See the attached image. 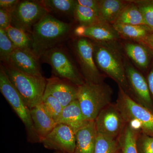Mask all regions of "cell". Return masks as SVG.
Masks as SVG:
<instances>
[{
  "label": "cell",
  "instance_id": "1",
  "mask_svg": "<svg viewBox=\"0 0 153 153\" xmlns=\"http://www.w3.org/2000/svg\"><path fill=\"white\" fill-rule=\"evenodd\" d=\"M93 42L94 57L97 68L128 94L130 91L126 76V56L120 41Z\"/></svg>",
  "mask_w": 153,
  "mask_h": 153
},
{
  "label": "cell",
  "instance_id": "2",
  "mask_svg": "<svg viewBox=\"0 0 153 153\" xmlns=\"http://www.w3.org/2000/svg\"><path fill=\"white\" fill-rule=\"evenodd\" d=\"M71 25L48 14L33 27L31 33L32 50L40 59L45 52L67 39Z\"/></svg>",
  "mask_w": 153,
  "mask_h": 153
},
{
  "label": "cell",
  "instance_id": "3",
  "mask_svg": "<svg viewBox=\"0 0 153 153\" xmlns=\"http://www.w3.org/2000/svg\"><path fill=\"white\" fill-rule=\"evenodd\" d=\"M112 94L111 87L104 82H85L78 86L77 100L88 121L95 120L101 111L111 104Z\"/></svg>",
  "mask_w": 153,
  "mask_h": 153
},
{
  "label": "cell",
  "instance_id": "4",
  "mask_svg": "<svg viewBox=\"0 0 153 153\" xmlns=\"http://www.w3.org/2000/svg\"><path fill=\"white\" fill-rule=\"evenodd\" d=\"M2 65L12 84L30 109L42 103L47 85L46 78L26 74L8 63Z\"/></svg>",
  "mask_w": 153,
  "mask_h": 153
},
{
  "label": "cell",
  "instance_id": "5",
  "mask_svg": "<svg viewBox=\"0 0 153 153\" xmlns=\"http://www.w3.org/2000/svg\"><path fill=\"white\" fill-rule=\"evenodd\" d=\"M0 91L25 125L28 142L41 143L33 124L31 109L12 84L2 64L0 67Z\"/></svg>",
  "mask_w": 153,
  "mask_h": 153
},
{
  "label": "cell",
  "instance_id": "6",
  "mask_svg": "<svg viewBox=\"0 0 153 153\" xmlns=\"http://www.w3.org/2000/svg\"><path fill=\"white\" fill-rule=\"evenodd\" d=\"M41 58L51 66L54 76L66 79L77 86L85 83L80 71L65 49L54 47L45 52Z\"/></svg>",
  "mask_w": 153,
  "mask_h": 153
},
{
  "label": "cell",
  "instance_id": "7",
  "mask_svg": "<svg viewBox=\"0 0 153 153\" xmlns=\"http://www.w3.org/2000/svg\"><path fill=\"white\" fill-rule=\"evenodd\" d=\"M71 46L85 82H104V75L97 68L94 60L93 41L84 37H76L73 39Z\"/></svg>",
  "mask_w": 153,
  "mask_h": 153
},
{
  "label": "cell",
  "instance_id": "8",
  "mask_svg": "<svg viewBox=\"0 0 153 153\" xmlns=\"http://www.w3.org/2000/svg\"><path fill=\"white\" fill-rule=\"evenodd\" d=\"M116 105L125 122L131 119L136 120L141 123L145 134L153 137V111L134 100L119 86Z\"/></svg>",
  "mask_w": 153,
  "mask_h": 153
},
{
  "label": "cell",
  "instance_id": "9",
  "mask_svg": "<svg viewBox=\"0 0 153 153\" xmlns=\"http://www.w3.org/2000/svg\"><path fill=\"white\" fill-rule=\"evenodd\" d=\"M49 13L40 1H20L12 13L11 26L31 33L34 26Z\"/></svg>",
  "mask_w": 153,
  "mask_h": 153
},
{
  "label": "cell",
  "instance_id": "10",
  "mask_svg": "<svg viewBox=\"0 0 153 153\" xmlns=\"http://www.w3.org/2000/svg\"><path fill=\"white\" fill-rule=\"evenodd\" d=\"M125 68L130 91L133 94L140 103L152 111V100L147 79L126 56Z\"/></svg>",
  "mask_w": 153,
  "mask_h": 153
},
{
  "label": "cell",
  "instance_id": "11",
  "mask_svg": "<svg viewBox=\"0 0 153 153\" xmlns=\"http://www.w3.org/2000/svg\"><path fill=\"white\" fill-rule=\"evenodd\" d=\"M46 149L66 153H74L76 147V135L71 128L57 124L55 128L41 141Z\"/></svg>",
  "mask_w": 153,
  "mask_h": 153
},
{
  "label": "cell",
  "instance_id": "12",
  "mask_svg": "<svg viewBox=\"0 0 153 153\" xmlns=\"http://www.w3.org/2000/svg\"><path fill=\"white\" fill-rule=\"evenodd\" d=\"M97 133L115 138L122 131L125 121L117 105L110 104L96 118Z\"/></svg>",
  "mask_w": 153,
  "mask_h": 153
},
{
  "label": "cell",
  "instance_id": "13",
  "mask_svg": "<svg viewBox=\"0 0 153 153\" xmlns=\"http://www.w3.org/2000/svg\"><path fill=\"white\" fill-rule=\"evenodd\" d=\"M76 37H84L95 42L119 41L120 36L112 25L99 21L88 27L77 26L74 30Z\"/></svg>",
  "mask_w": 153,
  "mask_h": 153
},
{
  "label": "cell",
  "instance_id": "14",
  "mask_svg": "<svg viewBox=\"0 0 153 153\" xmlns=\"http://www.w3.org/2000/svg\"><path fill=\"white\" fill-rule=\"evenodd\" d=\"M44 94L57 99L63 107L77 100L78 86L66 80L53 76L47 79Z\"/></svg>",
  "mask_w": 153,
  "mask_h": 153
},
{
  "label": "cell",
  "instance_id": "15",
  "mask_svg": "<svg viewBox=\"0 0 153 153\" xmlns=\"http://www.w3.org/2000/svg\"><path fill=\"white\" fill-rule=\"evenodd\" d=\"M120 43L124 52L136 68L140 71H147L152 63L153 53L142 43L123 40Z\"/></svg>",
  "mask_w": 153,
  "mask_h": 153
},
{
  "label": "cell",
  "instance_id": "16",
  "mask_svg": "<svg viewBox=\"0 0 153 153\" xmlns=\"http://www.w3.org/2000/svg\"><path fill=\"white\" fill-rule=\"evenodd\" d=\"M39 59L32 49L16 48L11 54L7 63L29 75L42 76Z\"/></svg>",
  "mask_w": 153,
  "mask_h": 153
},
{
  "label": "cell",
  "instance_id": "17",
  "mask_svg": "<svg viewBox=\"0 0 153 153\" xmlns=\"http://www.w3.org/2000/svg\"><path fill=\"white\" fill-rule=\"evenodd\" d=\"M82 113L78 100H74L63 108L56 122L70 127L76 134L88 123Z\"/></svg>",
  "mask_w": 153,
  "mask_h": 153
},
{
  "label": "cell",
  "instance_id": "18",
  "mask_svg": "<svg viewBox=\"0 0 153 153\" xmlns=\"http://www.w3.org/2000/svg\"><path fill=\"white\" fill-rule=\"evenodd\" d=\"M75 135L76 147L74 153H94L97 136L95 121L89 122Z\"/></svg>",
  "mask_w": 153,
  "mask_h": 153
},
{
  "label": "cell",
  "instance_id": "19",
  "mask_svg": "<svg viewBox=\"0 0 153 153\" xmlns=\"http://www.w3.org/2000/svg\"><path fill=\"white\" fill-rule=\"evenodd\" d=\"M31 114L36 132L42 141L57 124L45 111L42 103L31 109Z\"/></svg>",
  "mask_w": 153,
  "mask_h": 153
},
{
  "label": "cell",
  "instance_id": "20",
  "mask_svg": "<svg viewBox=\"0 0 153 153\" xmlns=\"http://www.w3.org/2000/svg\"><path fill=\"white\" fill-rule=\"evenodd\" d=\"M128 2V1L123 0H99L98 15L100 21L113 25Z\"/></svg>",
  "mask_w": 153,
  "mask_h": 153
},
{
  "label": "cell",
  "instance_id": "21",
  "mask_svg": "<svg viewBox=\"0 0 153 153\" xmlns=\"http://www.w3.org/2000/svg\"><path fill=\"white\" fill-rule=\"evenodd\" d=\"M112 26L118 33L121 39L142 44L153 31L146 25L114 24Z\"/></svg>",
  "mask_w": 153,
  "mask_h": 153
},
{
  "label": "cell",
  "instance_id": "22",
  "mask_svg": "<svg viewBox=\"0 0 153 153\" xmlns=\"http://www.w3.org/2000/svg\"><path fill=\"white\" fill-rule=\"evenodd\" d=\"M128 4L121 11L114 24L145 25L142 13L138 6L132 0H128Z\"/></svg>",
  "mask_w": 153,
  "mask_h": 153
},
{
  "label": "cell",
  "instance_id": "23",
  "mask_svg": "<svg viewBox=\"0 0 153 153\" xmlns=\"http://www.w3.org/2000/svg\"><path fill=\"white\" fill-rule=\"evenodd\" d=\"M41 3L48 12L73 16L77 5L76 0H43Z\"/></svg>",
  "mask_w": 153,
  "mask_h": 153
},
{
  "label": "cell",
  "instance_id": "24",
  "mask_svg": "<svg viewBox=\"0 0 153 153\" xmlns=\"http://www.w3.org/2000/svg\"><path fill=\"white\" fill-rule=\"evenodd\" d=\"M5 31L17 49H32V39L28 33L12 26Z\"/></svg>",
  "mask_w": 153,
  "mask_h": 153
},
{
  "label": "cell",
  "instance_id": "25",
  "mask_svg": "<svg viewBox=\"0 0 153 153\" xmlns=\"http://www.w3.org/2000/svg\"><path fill=\"white\" fill-rule=\"evenodd\" d=\"M73 17L79 25L88 27L99 22L98 13L93 9L76 5Z\"/></svg>",
  "mask_w": 153,
  "mask_h": 153
},
{
  "label": "cell",
  "instance_id": "26",
  "mask_svg": "<svg viewBox=\"0 0 153 153\" xmlns=\"http://www.w3.org/2000/svg\"><path fill=\"white\" fill-rule=\"evenodd\" d=\"M137 132L128 125L122 137L123 153H138Z\"/></svg>",
  "mask_w": 153,
  "mask_h": 153
},
{
  "label": "cell",
  "instance_id": "27",
  "mask_svg": "<svg viewBox=\"0 0 153 153\" xmlns=\"http://www.w3.org/2000/svg\"><path fill=\"white\" fill-rule=\"evenodd\" d=\"M117 150L115 138L97 133L94 153H115Z\"/></svg>",
  "mask_w": 153,
  "mask_h": 153
},
{
  "label": "cell",
  "instance_id": "28",
  "mask_svg": "<svg viewBox=\"0 0 153 153\" xmlns=\"http://www.w3.org/2000/svg\"><path fill=\"white\" fill-rule=\"evenodd\" d=\"M16 49L4 30L0 29V59L3 63L8 62L10 56Z\"/></svg>",
  "mask_w": 153,
  "mask_h": 153
},
{
  "label": "cell",
  "instance_id": "29",
  "mask_svg": "<svg viewBox=\"0 0 153 153\" xmlns=\"http://www.w3.org/2000/svg\"><path fill=\"white\" fill-rule=\"evenodd\" d=\"M42 103L48 114L56 121L63 108L60 102L52 95L44 94Z\"/></svg>",
  "mask_w": 153,
  "mask_h": 153
},
{
  "label": "cell",
  "instance_id": "30",
  "mask_svg": "<svg viewBox=\"0 0 153 153\" xmlns=\"http://www.w3.org/2000/svg\"><path fill=\"white\" fill-rule=\"evenodd\" d=\"M142 13L145 25L153 31V0H132Z\"/></svg>",
  "mask_w": 153,
  "mask_h": 153
},
{
  "label": "cell",
  "instance_id": "31",
  "mask_svg": "<svg viewBox=\"0 0 153 153\" xmlns=\"http://www.w3.org/2000/svg\"><path fill=\"white\" fill-rule=\"evenodd\" d=\"M142 153H153V137L144 134L140 139Z\"/></svg>",
  "mask_w": 153,
  "mask_h": 153
},
{
  "label": "cell",
  "instance_id": "32",
  "mask_svg": "<svg viewBox=\"0 0 153 153\" xmlns=\"http://www.w3.org/2000/svg\"><path fill=\"white\" fill-rule=\"evenodd\" d=\"M12 21V13L0 9V29L5 30L11 26Z\"/></svg>",
  "mask_w": 153,
  "mask_h": 153
},
{
  "label": "cell",
  "instance_id": "33",
  "mask_svg": "<svg viewBox=\"0 0 153 153\" xmlns=\"http://www.w3.org/2000/svg\"><path fill=\"white\" fill-rule=\"evenodd\" d=\"M19 0H1L0 9H3L12 13L19 4Z\"/></svg>",
  "mask_w": 153,
  "mask_h": 153
},
{
  "label": "cell",
  "instance_id": "34",
  "mask_svg": "<svg viewBox=\"0 0 153 153\" xmlns=\"http://www.w3.org/2000/svg\"><path fill=\"white\" fill-rule=\"evenodd\" d=\"M99 0H76L77 4L93 9L98 13Z\"/></svg>",
  "mask_w": 153,
  "mask_h": 153
},
{
  "label": "cell",
  "instance_id": "35",
  "mask_svg": "<svg viewBox=\"0 0 153 153\" xmlns=\"http://www.w3.org/2000/svg\"><path fill=\"white\" fill-rule=\"evenodd\" d=\"M147 81L151 96L152 97L153 99V65L148 74Z\"/></svg>",
  "mask_w": 153,
  "mask_h": 153
},
{
  "label": "cell",
  "instance_id": "36",
  "mask_svg": "<svg viewBox=\"0 0 153 153\" xmlns=\"http://www.w3.org/2000/svg\"><path fill=\"white\" fill-rule=\"evenodd\" d=\"M143 44L147 46L153 53V31L149 34Z\"/></svg>",
  "mask_w": 153,
  "mask_h": 153
},
{
  "label": "cell",
  "instance_id": "37",
  "mask_svg": "<svg viewBox=\"0 0 153 153\" xmlns=\"http://www.w3.org/2000/svg\"><path fill=\"white\" fill-rule=\"evenodd\" d=\"M53 153H66L65 152H60V151H55V152H54Z\"/></svg>",
  "mask_w": 153,
  "mask_h": 153
}]
</instances>
